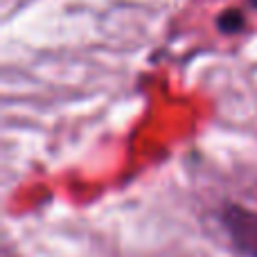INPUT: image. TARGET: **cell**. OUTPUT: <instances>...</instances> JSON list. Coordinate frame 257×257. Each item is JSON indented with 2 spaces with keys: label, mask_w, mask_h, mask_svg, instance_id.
Masks as SVG:
<instances>
[{
  "label": "cell",
  "mask_w": 257,
  "mask_h": 257,
  "mask_svg": "<svg viewBox=\"0 0 257 257\" xmlns=\"http://www.w3.org/2000/svg\"><path fill=\"white\" fill-rule=\"evenodd\" d=\"M226 221L232 232V239L244 250H248V253H253L257 257V214L232 210Z\"/></svg>",
  "instance_id": "cell-1"
}]
</instances>
